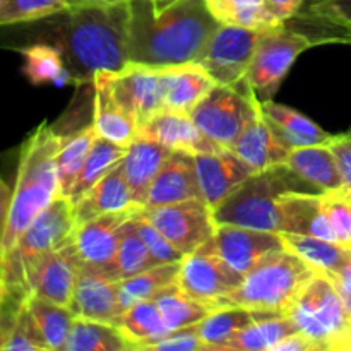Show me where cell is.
I'll list each match as a JSON object with an SVG mask.
<instances>
[{"label":"cell","instance_id":"53","mask_svg":"<svg viewBox=\"0 0 351 351\" xmlns=\"http://www.w3.org/2000/svg\"><path fill=\"white\" fill-rule=\"evenodd\" d=\"M343 43H351V31L348 34L345 36V40H343Z\"/></svg>","mask_w":351,"mask_h":351},{"label":"cell","instance_id":"16","mask_svg":"<svg viewBox=\"0 0 351 351\" xmlns=\"http://www.w3.org/2000/svg\"><path fill=\"white\" fill-rule=\"evenodd\" d=\"M194 156L202 197L211 206V209L221 204L242 182L254 173L252 168L230 147H223L213 153H199Z\"/></svg>","mask_w":351,"mask_h":351},{"label":"cell","instance_id":"54","mask_svg":"<svg viewBox=\"0 0 351 351\" xmlns=\"http://www.w3.org/2000/svg\"><path fill=\"white\" fill-rule=\"evenodd\" d=\"M154 3H168V2H173V0H151Z\"/></svg>","mask_w":351,"mask_h":351},{"label":"cell","instance_id":"31","mask_svg":"<svg viewBox=\"0 0 351 351\" xmlns=\"http://www.w3.org/2000/svg\"><path fill=\"white\" fill-rule=\"evenodd\" d=\"M280 235L285 247L302 257L317 273H338L351 257L350 247L338 242L319 239V237L297 235V233H280Z\"/></svg>","mask_w":351,"mask_h":351},{"label":"cell","instance_id":"51","mask_svg":"<svg viewBox=\"0 0 351 351\" xmlns=\"http://www.w3.org/2000/svg\"><path fill=\"white\" fill-rule=\"evenodd\" d=\"M271 351H317V348H315V345L307 336H304L298 331L278 343Z\"/></svg>","mask_w":351,"mask_h":351},{"label":"cell","instance_id":"1","mask_svg":"<svg viewBox=\"0 0 351 351\" xmlns=\"http://www.w3.org/2000/svg\"><path fill=\"white\" fill-rule=\"evenodd\" d=\"M129 58L149 67L195 62L219 23L204 0H129Z\"/></svg>","mask_w":351,"mask_h":351},{"label":"cell","instance_id":"43","mask_svg":"<svg viewBox=\"0 0 351 351\" xmlns=\"http://www.w3.org/2000/svg\"><path fill=\"white\" fill-rule=\"evenodd\" d=\"M75 0H5L0 7V26L34 23L65 12Z\"/></svg>","mask_w":351,"mask_h":351},{"label":"cell","instance_id":"8","mask_svg":"<svg viewBox=\"0 0 351 351\" xmlns=\"http://www.w3.org/2000/svg\"><path fill=\"white\" fill-rule=\"evenodd\" d=\"M263 112V103L249 81L216 86L191 112L204 136L221 147H230L245 127Z\"/></svg>","mask_w":351,"mask_h":351},{"label":"cell","instance_id":"42","mask_svg":"<svg viewBox=\"0 0 351 351\" xmlns=\"http://www.w3.org/2000/svg\"><path fill=\"white\" fill-rule=\"evenodd\" d=\"M153 266H158V263L151 256L144 240L141 239L139 232L134 225V219H127L120 230L119 249H117V278L119 281L125 280V278L136 276Z\"/></svg>","mask_w":351,"mask_h":351},{"label":"cell","instance_id":"30","mask_svg":"<svg viewBox=\"0 0 351 351\" xmlns=\"http://www.w3.org/2000/svg\"><path fill=\"white\" fill-rule=\"evenodd\" d=\"M113 326L120 329L136 350H147L171 331L154 300H144L129 307Z\"/></svg>","mask_w":351,"mask_h":351},{"label":"cell","instance_id":"48","mask_svg":"<svg viewBox=\"0 0 351 351\" xmlns=\"http://www.w3.org/2000/svg\"><path fill=\"white\" fill-rule=\"evenodd\" d=\"M326 144H328V147L332 151L336 161H338L343 184H345L343 191H348L351 187V132L331 136Z\"/></svg>","mask_w":351,"mask_h":351},{"label":"cell","instance_id":"33","mask_svg":"<svg viewBox=\"0 0 351 351\" xmlns=\"http://www.w3.org/2000/svg\"><path fill=\"white\" fill-rule=\"evenodd\" d=\"M300 17L321 29L315 43H343L351 31V0H307V10Z\"/></svg>","mask_w":351,"mask_h":351},{"label":"cell","instance_id":"3","mask_svg":"<svg viewBox=\"0 0 351 351\" xmlns=\"http://www.w3.org/2000/svg\"><path fill=\"white\" fill-rule=\"evenodd\" d=\"M62 139L64 132L45 122L21 146L9 223L2 243V257L12 249L24 230L55 199L60 197L57 153L60 149Z\"/></svg>","mask_w":351,"mask_h":351},{"label":"cell","instance_id":"49","mask_svg":"<svg viewBox=\"0 0 351 351\" xmlns=\"http://www.w3.org/2000/svg\"><path fill=\"white\" fill-rule=\"evenodd\" d=\"M264 2H266L267 9L276 16V19L285 24L300 12L307 0H264Z\"/></svg>","mask_w":351,"mask_h":351},{"label":"cell","instance_id":"19","mask_svg":"<svg viewBox=\"0 0 351 351\" xmlns=\"http://www.w3.org/2000/svg\"><path fill=\"white\" fill-rule=\"evenodd\" d=\"M93 84V125L99 137L129 146L139 132L134 117L123 108L113 93L108 71H98L91 77Z\"/></svg>","mask_w":351,"mask_h":351},{"label":"cell","instance_id":"18","mask_svg":"<svg viewBox=\"0 0 351 351\" xmlns=\"http://www.w3.org/2000/svg\"><path fill=\"white\" fill-rule=\"evenodd\" d=\"M79 269L81 267H79L74 245L71 242L62 249L48 254L38 264L29 280V295L64 305V307H71Z\"/></svg>","mask_w":351,"mask_h":351},{"label":"cell","instance_id":"10","mask_svg":"<svg viewBox=\"0 0 351 351\" xmlns=\"http://www.w3.org/2000/svg\"><path fill=\"white\" fill-rule=\"evenodd\" d=\"M139 213L149 219L184 256L209 242L218 228L211 206L202 199L153 208L146 206L141 208Z\"/></svg>","mask_w":351,"mask_h":351},{"label":"cell","instance_id":"24","mask_svg":"<svg viewBox=\"0 0 351 351\" xmlns=\"http://www.w3.org/2000/svg\"><path fill=\"white\" fill-rule=\"evenodd\" d=\"M170 154V147L139 136L129 144L127 154L122 160V170L137 208L146 206L151 185Z\"/></svg>","mask_w":351,"mask_h":351},{"label":"cell","instance_id":"39","mask_svg":"<svg viewBox=\"0 0 351 351\" xmlns=\"http://www.w3.org/2000/svg\"><path fill=\"white\" fill-rule=\"evenodd\" d=\"M96 136L98 134H96L93 122L77 132H64V139H62L60 149L57 153V173L62 197H69L71 194Z\"/></svg>","mask_w":351,"mask_h":351},{"label":"cell","instance_id":"11","mask_svg":"<svg viewBox=\"0 0 351 351\" xmlns=\"http://www.w3.org/2000/svg\"><path fill=\"white\" fill-rule=\"evenodd\" d=\"M263 31L219 24L195 62L206 69L216 84L226 86L242 81L247 77Z\"/></svg>","mask_w":351,"mask_h":351},{"label":"cell","instance_id":"6","mask_svg":"<svg viewBox=\"0 0 351 351\" xmlns=\"http://www.w3.org/2000/svg\"><path fill=\"white\" fill-rule=\"evenodd\" d=\"M317 271L290 249H280L264 257L242 283L223 300L221 307L249 308L263 314L288 315L305 285Z\"/></svg>","mask_w":351,"mask_h":351},{"label":"cell","instance_id":"29","mask_svg":"<svg viewBox=\"0 0 351 351\" xmlns=\"http://www.w3.org/2000/svg\"><path fill=\"white\" fill-rule=\"evenodd\" d=\"M276 314H263V312H254L249 308L235 307V305H226L218 307L206 315L201 322L195 324L199 332V338L204 343V351H219L225 343L235 335H239L243 328L252 324L254 321L263 317H271Z\"/></svg>","mask_w":351,"mask_h":351},{"label":"cell","instance_id":"27","mask_svg":"<svg viewBox=\"0 0 351 351\" xmlns=\"http://www.w3.org/2000/svg\"><path fill=\"white\" fill-rule=\"evenodd\" d=\"M287 165L322 194L339 192L345 187L338 161L328 144L295 147L288 154Z\"/></svg>","mask_w":351,"mask_h":351},{"label":"cell","instance_id":"50","mask_svg":"<svg viewBox=\"0 0 351 351\" xmlns=\"http://www.w3.org/2000/svg\"><path fill=\"white\" fill-rule=\"evenodd\" d=\"M10 202H12V187L0 180V259H2L3 237H5L7 223H9Z\"/></svg>","mask_w":351,"mask_h":351},{"label":"cell","instance_id":"28","mask_svg":"<svg viewBox=\"0 0 351 351\" xmlns=\"http://www.w3.org/2000/svg\"><path fill=\"white\" fill-rule=\"evenodd\" d=\"M263 112L269 120L271 127L278 134L281 141L290 149L304 146H314V144H326L329 141V134L324 129L312 122L308 117L290 106L278 105L273 99L263 101Z\"/></svg>","mask_w":351,"mask_h":351},{"label":"cell","instance_id":"41","mask_svg":"<svg viewBox=\"0 0 351 351\" xmlns=\"http://www.w3.org/2000/svg\"><path fill=\"white\" fill-rule=\"evenodd\" d=\"M165 322L171 331L187 326H194L201 322L208 314L215 311V307L195 300L191 295L185 293L177 283L170 285L154 298Z\"/></svg>","mask_w":351,"mask_h":351},{"label":"cell","instance_id":"15","mask_svg":"<svg viewBox=\"0 0 351 351\" xmlns=\"http://www.w3.org/2000/svg\"><path fill=\"white\" fill-rule=\"evenodd\" d=\"M209 242L216 254L242 276L250 273L271 252L285 249L280 233L237 225H218Z\"/></svg>","mask_w":351,"mask_h":351},{"label":"cell","instance_id":"32","mask_svg":"<svg viewBox=\"0 0 351 351\" xmlns=\"http://www.w3.org/2000/svg\"><path fill=\"white\" fill-rule=\"evenodd\" d=\"M293 332H298V329L290 315H271L243 328L219 351H271Z\"/></svg>","mask_w":351,"mask_h":351},{"label":"cell","instance_id":"7","mask_svg":"<svg viewBox=\"0 0 351 351\" xmlns=\"http://www.w3.org/2000/svg\"><path fill=\"white\" fill-rule=\"evenodd\" d=\"M288 315L317 351H345L351 336V315L331 278L315 273Z\"/></svg>","mask_w":351,"mask_h":351},{"label":"cell","instance_id":"9","mask_svg":"<svg viewBox=\"0 0 351 351\" xmlns=\"http://www.w3.org/2000/svg\"><path fill=\"white\" fill-rule=\"evenodd\" d=\"M314 45L308 34L290 29L287 23L263 31L247 72V81L261 103L273 99L298 55Z\"/></svg>","mask_w":351,"mask_h":351},{"label":"cell","instance_id":"34","mask_svg":"<svg viewBox=\"0 0 351 351\" xmlns=\"http://www.w3.org/2000/svg\"><path fill=\"white\" fill-rule=\"evenodd\" d=\"M127 149H129V146H122V144L105 139V137L96 136V139L93 141L91 149H89L88 158L84 161V167H82L81 173H79L77 180H75L74 187H72L71 194L67 197L72 202V206L77 204L82 199V195L96 182L101 180L108 171H112L123 160Z\"/></svg>","mask_w":351,"mask_h":351},{"label":"cell","instance_id":"20","mask_svg":"<svg viewBox=\"0 0 351 351\" xmlns=\"http://www.w3.org/2000/svg\"><path fill=\"white\" fill-rule=\"evenodd\" d=\"M69 308L75 317L115 324L117 319L122 315L119 281L95 271L79 269L74 298Z\"/></svg>","mask_w":351,"mask_h":351},{"label":"cell","instance_id":"35","mask_svg":"<svg viewBox=\"0 0 351 351\" xmlns=\"http://www.w3.org/2000/svg\"><path fill=\"white\" fill-rule=\"evenodd\" d=\"M180 273V263L158 264L136 276L119 281L120 308L127 311L132 305L144 300H154L161 290L175 285Z\"/></svg>","mask_w":351,"mask_h":351},{"label":"cell","instance_id":"17","mask_svg":"<svg viewBox=\"0 0 351 351\" xmlns=\"http://www.w3.org/2000/svg\"><path fill=\"white\" fill-rule=\"evenodd\" d=\"M137 136L151 139L158 144L170 147L171 151H187V153H213L223 149L219 144L201 132L191 113L163 108L153 119L147 120L139 129Z\"/></svg>","mask_w":351,"mask_h":351},{"label":"cell","instance_id":"5","mask_svg":"<svg viewBox=\"0 0 351 351\" xmlns=\"http://www.w3.org/2000/svg\"><path fill=\"white\" fill-rule=\"evenodd\" d=\"M74 230V206L60 195L24 230L0 261V281L5 291L19 298L29 297V280L38 264L48 254L71 243Z\"/></svg>","mask_w":351,"mask_h":351},{"label":"cell","instance_id":"13","mask_svg":"<svg viewBox=\"0 0 351 351\" xmlns=\"http://www.w3.org/2000/svg\"><path fill=\"white\" fill-rule=\"evenodd\" d=\"M139 208L120 213L98 216V218L75 226L72 235L75 257L81 269L101 273L112 280L117 278V249H119L120 230L127 219L132 218Z\"/></svg>","mask_w":351,"mask_h":351},{"label":"cell","instance_id":"21","mask_svg":"<svg viewBox=\"0 0 351 351\" xmlns=\"http://www.w3.org/2000/svg\"><path fill=\"white\" fill-rule=\"evenodd\" d=\"M191 199L204 201L195 168V156L187 151H171L151 185L146 206H167Z\"/></svg>","mask_w":351,"mask_h":351},{"label":"cell","instance_id":"47","mask_svg":"<svg viewBox=\"0 0 351 351\" xmlns=\"http://www.w3.org/2000/svg\"><path fill=\"white\" fill-rule=\"evenodd\" d=\"M147 350L156 351H204V343L199 338L197 328L194 326H187V328L175 329L170 331L163 339L151 345Z\"/></svg>","mask_w":351,"mask_h":351},{"label":"cell","instance_id":"57","mask_svg":"<svg viewBox=\"0 0 351 351\" xmlns=\"http://www.w3.org/2000/svg\"><path fill=\"white\" fill-rule=\"evenodd\" d=\"M343 192H345V194H346V195H348V197L351 199V187L348 189V191H343Z\"/></svg>","mask_w":351,"mask_h":351},{"label":"cell","instance_id":"56","mask_svg":"<svg viewBox=\"0 0 351 351\" xmlns=\"http://www.w3.org/2000/svg\"><path fill=\"white\" fill-rule=\"evenodd\" d=\"M345 351H351V338L348 339V345H346V350Z\"/></svg>","mask_w":351,"mask_h":351},{"label":"cell","instance_id":"58","mask_svg":"<svg viewBox=\"0 0 351 351\" xmlns=\"http://www.w3.org/2000/svg\"><path fill=\"white\" fill-rule=\"evenodd\" d=\"M3 2H5V0H0V7H2V3H3Z\"/></svg>","mask_w":351,"mask_h":351},{"label":"cell","instance_id":"14","mask_svg":"<svg viewBox=\"0 0 351 351\" xmlns=\"http://www.w3.org/2000/svg\"><path fill=\"white\" fill-rule=\"evenodd\" d=\"M113 93L120 105L141 127L163 110L161 69L129 62L123 69L110 72Z\"/></svg>","mask_w":351,"mask_h":351},{"label":"cell","instance_id":"25","mask_svg":"<svg viewBox=\"0 0 351 351\" xmlns=\"http://www.w3.org/2000/svg\"><path fill=\"white\" fill-rule=\"evenodd\" d=\"M230 149L242 158L254 171L287 163V158L291 151L274 132L264 112H261L245 127Z\"/></svg>","mask_w":351,"mask_h":351},{"label":"cell","instance_id":"55","mask_svg":"<svg viewBox=\"0 0 351 351\" xmlns=\"http://www.w3.org/2000/svg\"><path fill=\"white\" fill-rule=\"evenodd\" d=\"M95 2H122V0H95Z\"/></svg>","mask_w":351,"mask_h":351},{"label":"cell","instance_id":"2","mask_svg":"<svg viewBox=\"0 0 351 351\" xmlns=\"http://www.w3.org/2000/svg\"><path fill=\"white\" fill-rule=\"evenodd\" d=\"M57 45L75 82L91 81L95 72H117L129 58V0H75L58 14Z\"/></svg>","mask_w":351,"mask_h":351},{"label":"cell","instance_id":"37","mask_svg":"<svg viewBox=\"0 0 351 351\" xmlns=\"http://www.w3.org/2000/svg\"><path fill=\"white\" fill-rule=\"evenodd\" d=\"M136 350L120 329L106 322L75 317L64 351H129Z\"/></svg>","mask_w":351,"mask_h":351},{"label":"cell","instance_id":"36","mask_svg":"<svg viewBox=\"0 0 351 351\" xmlns=\"http://www.w3.org/2000/svg\"><path fill=\"white\" fill-rule=\"evenodd\" d=\"M24 57L23 72L33 84H71L74 75L65 64L64 53L58 47L36 43L21 50Z\"/></svg>","mask_w":351,"mask_h":351},{"label":"cell","instance_id":"44","mask_svg":"<svg viewBox=\"0 0 351 351\" xmlns=\"http://www.w3.org/2000/svg\"><path fill=\"white\" fill-rule=\"evenodd\" d=\"M141 209V208H139ZM139 209L136 211V215L132 216L134 225H136L137 232H139L141 239L144 240L146 247L149 249L151 256L154 257L158 264H168V263H180L184 259V254L153 225L147 218H144L139 213Z\"/></svg>","mask_w":351,"mask_h":351},{"label":"cell","instance_id":"38","mask_svg":"<svg viewBox=\"0 0 351 351\" xmlns=\"http://www.w3.org/2000/svg\"><path fill=\"white\" fill-rule=\"evenodd\" d=\"M211 16L219 24L249 27V29H269L281 26L267 9L264 0H204Z\"/></svg>","mask_w":351,"mask_h":351},{"label":"cell","instance_id":"46","mask_svg":"<svg viewBox=\"0 0 351 351\" xmlns=\"http://www.w3.org/2000/svg\"><path fill=\"white\" fill-rule=\"evenodd\" d=\"M324 208L336 242L351 249V199L343 191L324 194Z\"/></svg>","mask_w":351,"mask_h":351},{"label":"cell","instance_id":"52","mask_svg":"<svg viewBox=\"0 0 351 351\" xmlns=\"http://www.w3.org/2000/svg\"><path fill=\"white\" fill-rule=\"evenodd\" d=\"M3 293H5V290H3V285H2V281H0V311H2V304H3Z\"/></svg>","mask_w":351,"mask_h":351},{"label":"cell","instance_id":"40","mask_svg":"<svg viewBox=\"0 0 351 351\" xmlns=\"http://www.w3.org/2000/svg\"><path fill=\"white\" fill-rule=\"evenodd\" d=\"M26 304L45 343L48 345V350L64 351V346L75 321V315L72 314L71 308L43 300L40 297H34V295H29L26 298Z\"/></svg>","mask_w":351,"mask_h":351},{"label":"cell","instance_id":"45","mask_svg":"<svg viewBox=\"0 0 351 351\" xmlns=\"http://www.w3.org/2000/svg\"><path fill=\"white\" fill-rule=\"evenodd\" d=\"M3 350H27V351H50L48 345L45 343L33 315H31L27 304L24 302L23 307L19 308V314L16 317L12 331H10L9 339L3 345Z\"/></svg>","mask_w":351,"mask_h":351},{"label":"cell","instance_id":"4","mask_svg":"<svg viewBox=\"0 0 351 351\" xmlns=\"http://www.w3.org/2000/svg\"><path fill=\"white\" fill-rule=\"evenodd\" d=\"M288 192L322 194L283 163L254 171L221 204L213 209V215L218 225H237L280 233V201Z\"/></svg>","mask_w":351,"mask_h":351},{"label":"cell","instance_id":"26","mask_svg":"<svg viewBox=\"0 0 351 351\" xmlns=\"http://www.w3.org/2000/svg\"><path fill=\"white\" fill-rule=\"evenodd\" d=\"M132 208H137V206L132 201V194L123 175L122 161H120L101 180L96 182L74 206L75 226L91 221L98 216L127 211Z\"/></svg>","mask_w":351,"mask_h":351},{"label":"cell","instance_id":"22","mask_svg":"<svg viewBox=\"0 0 351 351\" xmlns=\"http://www.w3.org/2000/svg\"><path fill=\"white\" fill-rule=\"evenodd\" d=\"M216 81L197 62L161 67L163 108L191 113L213 89Z\"/></svg>","mask_w":351,"mask_h":351},{"label":"cell","instance_id":"12","mask_svg":"<svg viewBox=\"0 0 351 351\" xmlns=\"http://www.w3.org/2000/svg\"><path fill=\"white\" fill-rule=\"evenodd\" d=\"M242 280V274L216 254L211 242H206L180 261L177 285L195 300L218 308Z\"/></svg>","mask_w":351,"mask_h":351},{"label":"cell","instance_id":"23","mask_svg":"<svg viewBox=\"0 0 351 351\" xmlns=\"http://www.w3.org/2000/svg\"><path fill=\"white\" fill-rule=\"evenodd\" d=\"M280 233H297L336 242L324 208V194L288 192L280 201Z\"/></svg>","mask_w":351,"mask_h":351}]
</instances>
